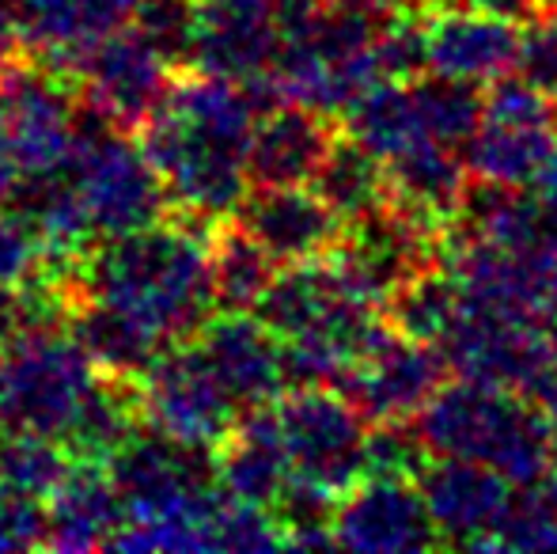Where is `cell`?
<instances>
[{
  "instance_id": "d4e9b609",
  "label": "cell",
  "mask_w": 557,
  "mask_h": 554,
  "mask_svg": "<svg viewBox=\"0 0 557 554\" xmlns=\"http://www.w3.org/2000/svg\"><path fill=\"white\" fill-rule=\"evenodd\" d=\"M209 259H213V288L221 311H255L281 270V262L258 244V236L239 217H221L213 224Z\"/></svg>"
},
{
  "instance_id": "d590c367",
  "label": "cell",
  "mask_w": 557,
  "mask_h": 554,
  "mask_svg": "<svg viewBox=\"0 0 557 554\" xmlns=\"http://www.w3.org/2000/svg\"><path fill=\"white\" fill-rule=\"evenodd\" d=\"M516 73H523L531 84L557 99V0L546 4V12L539 20H531L523 27L520 38V65Z\"/></svg>"
},
{
  "instance_id": "2e32d148",
  "label": "cell",
  "mask_w": 557,
  "mask_h": 554,
  "mask_svg": "<svg viewBox=\"0 0 557 554\" xmlns=\"http://www.w3.org/2000/svg\"><path fill=\"white\" fill-rule=\"evenodd\" d=\"M520 23L459 4H429L425 58L433 73L493 84L520 65Z\"/></svg>"
},
{
  "instance_id": "6da1fadb",
  "label": "cell",
  "mask_w": 557,
  "mask_h": 554,
  "mask_svg": "<svg viewBox=\"0 0 557 554\" xmlns=\"http://www.w3.org/2000/svg\"><path fill=\"white\" fill-rule=\"evenodd\" d=\"M213 224L168 213L160 224L107 236L84 251L73 270L61 274L69 300H103L145 319L168 342H194L209 327L216 308Z\"/></svg>"
},
{
  "instance_id": "d6a6232c",
  "label": "cell",
  "mask_w": 557,
  "mask_h": 554,
  "mask_svg": "<svg viewBox=\"0 0 557 554\" xmlns=\"http://www.w3.org/2000/svg\"><path fill=\"white\" fill-rule=\"evenodd\" d=\"M285 532H281L273 509L250 505L239 497H224L221 509L209 520V551H281Z\"/></svg>"
},
{
  "instance_id": "f1b7e54d",
  "label": "cell",
  "mask_w": 557,
  "mask_h": 554,
  "mask_svg": "<svg viewBox=\"0 0 557 554\" xmlns=\"http://www.w3.org/2000/svg\"><path fill=\"white\" fill-rule=\"evenodd\" d=\"M413 103H418L421 126L433 140L451 148H462L485 119V91L474 81L444 76L425 69L410 81Z\"/></svg>"
},
{
  "instance_id": "836d02e7",
  "label": "cell",
  "mask_w": 557,
  "mask_h": 554,
  "mask_svg": "<svg viewBox=\"0 0 557 554\" xmlns=\"http://www.w3.org/2000/svg\"><path fill=\"white\" fill-rule=\"evenodd\" d=\"M429 448L410 421H383L368 433V475H406L418 479L429 464Z\"/></svg>"
},
{
  "instance_id": "4dcf8cb0",
  "label": "cell",
  "mask_w": 557,
  "mask_h": 554,
  "mask_svg": "<svg viewBox=\"0 0 557 554\" xmlns=\"http://www.w3.org/2000/svg\"><path fill=\"white\" fill-rule=\"evenodd\" d=\"M490 551L557 554V487L546 475L516 490L508 517L500 520Z\"/></svg>"
},
{
  "instance_id": "3957f363",
  "label": "cell",
  "mask_w": 557,
  "mask_h": 554,
  "mask_svg": "<svg viewBox=\"0 0 557 554\" xmlns=\"http://www.w3.org/2000/svg\"><path fill=\"white\" fill-rule=\"evenodd\" d=\"M429 456L485 464L516 487L539 482L554 467V441L539 403L482 380H451L418 418Z\"/></svg>"
},
{
  "instance_id": "1f68e13d",
  "label": "cell",
  "mask_w": 557,
  "mask_h": 554,
  "mask_svg": "<svg viewBox=\"0 0 557 554\" xmlns=\"http://www.w3.org/2000/svg\"><path fill=\"white\" fill-rule=\"evenodd\" d=\"M201 0H137L133 27L163 53L175 69L190 65L194 30H198Z\"/></svg>"
},
{
  "instance_id": "cb8c5ba5",
  "label": "cell",
  "mask_w": 557,
  "mask_h": 554,
  "mask_svg": "<svg viewBox=\"0 0 557 554\" xmlns=\"http://www.w3.org/2000/svg\"><path fill=\"white\" fill-rule=\"evenodd\" d=\"M554 122H505L482 119L474 137L459 148L474 178L505 186H535L550 163L557 137Z\"/></svg>"
},
{
  "instance_id": "f546056e",
  "label": "cell",
  "mask_w": 557,
  "mask_h": 554,
  "mask_svg": "<svg viewBox=\"0 0 557 554\" xmlns=\"http://www.w3.org/2000/svg\"><path fill=\"white\" fill-rule=\"evenodd\" d=\"M69 471H73V456L61 441L0 426V482L35 497H50Z\"/></svg>"
},
{
  "instance_id": "4316f807",
  "label": "cell",
  "mask_w": 557,
  "mask_h": 554,
  "mask_svg": "<svg viewBox=\"0 0 557 554\" xmlns=\"http://www.w3.org/2000/svg\"><path fill=\"white\" fill-rule=\"evenodd\" d=\"M345 134H352L360 145H368L375 156H383V160L421 145V140H433L425 134V126H421L410 81H387L368 91V96L345 114Z\"/></svg>"
},
{
  "instance_id": "f35d334b",
  "label": "cell",
  "mask_w": 557,
  "mask_h": 554,
  "mask_svg": "<svg viewBox=\"0 0 557 554\" xmlns=\"http://www.w3.org/2000/svg\"><path fill=\"white\" fill-rule=\"evenodd\" d=\"M539 410H543V421L546 429H550V441H554V456H557V377L550 380V384L543 387V392L535 395Z\"/></svg>"
},
{
  "instance_id": "b9f144b4",
  "label": "cell",
  "mask_w": 557,
  "mask_h": 554,
  "mask_svg": "<svg viewBox=\"0 0 557 554\" xmlns=\"http://www.w3.org/2000/svg\"><path fill=\"white\" fill-rule=\"evenodd\" d=\"M342 4H360V8H375V12H391V8L413 4V0H342Z\"/></svg>"
},
{
  "instance_id": "484cf974",
  "label": "cell",
  "mask_w": 557,
  "mask_h": 554,
  "mask_svg": "<svg viewBox=\"0 0 557 554\" xmlns=\"http://www.w3.org/2000/svg\"><path fill=\"white\" fill-rule=\"evenodd\" d=\"M311 186L331 201V209L345 224L364 221L391 201L387 160L375 156L368 145H360L352 134L334 140L331 156L323 160Z\"/></svg>"
},
{
  "instance_id": "83f0119b",
  "label": "cell",
  "mask_w": 557,
  "mask_h": 554,
  "mask_svg": "<svg viewBox=\"0 0 557 554\" xmlns=\"http://www.w3.org/2000/svg\"><path fill=\"white\" fill-rule=\"evenodd\" d=\"M391 327L410 338H421V342H436L441 346L444 334L455 327V319L462 316V285L444 262L436 267L421 270L418 278H410L387 304Z\"/></svg>"
},
{
  "instance_id": "603a6c76",
  "label": "cell",
  "mask_w": 557,
  "mask_h": 554,
  "mask_svg": "<svg viewBox=\"0 0 557 554\" xmlns=\"http://www.w3.org/2000/svg\"><path fill=\"white\" fill-rule=\"evenodd\" d=\"M69 334L88 349V357L107 377H145L163 349L175 346L145 319L129 316L125 308L103 300H84L69 316Z\"/></svg>"
},
{
  "instance_id": "8fae6325",
  "label": "cell",
  "mask_w": 557,
  "mask_h": 554,
  "mask_svg": "<svg viewBox=\"0 0 557 554\" xmlns=\"http://www.w3.org/2000/svg\"><path fill=\"white\" fill-rule=\"evenodd\" d=\"M140 380H145L148 426L163 429L175 441L216 448L239 418L198 338L168 346Z\"/></svg>"
},
{
  "instance_id": "60d3db41",
  "label": "cell",
  "mask_w": 557,
  "mask_h": 554,
  "mask_svg": "<svg viewBox=\"0 0 557 554\" xmlns=\"http://www.w3.org/2000/svg\"><path fill=\"white\" fill-rule=\"evenodd\" d=\"M20 175H23V171L15 168L4 152H0V206H4V198L12 194V186H15V178H20Z\"/></svg>"
},
{
  "instance_id": "7c38bea8",
  "label": "cell",
  "mask_w": 557,
  "mask_h": 554,
  "mask_svg": "<svg viewBox=\"0 0 557 554\" xmlns=\"http://www.w3.org/2000/svg\"><path fill=\"white\" fill-rule=\"evenodd\" d=\"M337 547L357 554H413L444 547L418 479L406 475H364L337 497Z\"/></svg>"
},
{
  "instance_id": "9a60e30c",
  "label": "cell",
  "mask_w": 557,
  "mask_h": 554,
  "mask_svg": "<svg viewBox=\"0 0 557 554\" xmlns=\"http://www.w3.org/2000/svg\"><path fill=\"white\" fill-rule=\"evenodd\" d=\"M235 217L281 267L326 259L345 232V221L315 186H250Z\"/></svg>"
},
{
  "instance_id": "5b68a950",
  "label": "cell",
  "mask_w": 557,
  "mask_h": 554,
  "mask_svg": "<svg viewBox=\"0 0 557 554\" xmlns=\"http://www.w3.org/2000/svg\"><path fill=\"white\" fill-rule=\"evenodd\" d=\"M455 377L497 384L535 399L557 377V338L546 323L462 300V316L441 342Z\"/></svg>"
},
{
  "instance_id": "e0dca14e",
  "label": "cell",
  "mask_w": 557,
  "mask_h": 554,
  "mask_svg": "<svg viewBox=\"0 0 557 554\" xmlns=\"http://www.w3.org/2000/svg\"><path fill=\"white\" fill-rule=\"evenodd\" d=\"M216 380L232 395L235 410L265 407L285 392V365H281V338L255 316V311H221L198 334Z\"/></svg>"
},
{
  "instance_id": "7bdbcfd3",
  "label": "cell",
  "mask_w": 557,
  "mask_h": 554,
  "mask_svg": "<svg viewBox=\"0 0 557 554\" xmlns=\"http://www.w3.org/2000/svg\"><path fill=\"white\" fill-rule=\"evenodd\" d=\"M554 122H557V99H554Z\"/></svg>"
},
{
  "instance_id": "7a4b0ae2",
  "label": "cell",
  "mask_w": 557,
  "mask_h": 554,
  "mask_svg": "<svg viewBox=\"0 0 557 554\" xmlns=\"http://www.w3.org/2000/svg\"><path fill=\"white\" fill-rule=\"evenodd\" d=\"M258 119L239 81L178 73L168 103L137 134L140 152L168 186L171 213L206 224L235 217L250 190L247 148Z\"/></svg>"
},
{
  "instance_id": "4fadbf2b",
  "label": "cell",
  "mask_w": 557,
  "mask_h": 554,
  "mask_svg": "<svg viewBox=\"0 0 557 554\" xmlns=\"http://www.w3.org/2000/svg\"><path fill=\"white\" fill-rule=\"evenodd\" d=\"M418 487L433 513V525L444 543L470 551H490L500 520L516 497V482L500 471L470 459L433 456L418 475Z\"/></svg>"
},
{
  "instance_id": "d6986e66",
  "label": "cell",
  "mask_w": 557,
  "mask_h": 554,
  "mask_svg": "<svg viewBox=\"0 0 557 554\" xmlns=\"http://www.w3.org/2000/svg\"><path fill=\"white\" fill-rule=\"evenodd\" d=\"M133 12L137 0H23L15 23L30 58L50 73L65 76V69L88 46L129 27Z\"/></svg>"
},
{
  "instance_id": "9c48e42d",
  "label": "cell",
  "mask_w": 557,
  "mask_h": 554,
  "mask_svg": "<svg viewBox=\"0 0 557 554\" xmlns=\"http://www.w3.org/2000/svg\"><path fill=\"white\" fill-rule=\"evenodd\" d=\"M81 91L35 58L0 76V152L20 171H42L65 160L76 130Z\"/></svg>"
},
{
  "instance_id": "8992f818",
  "label": "cell",
  "mask_w": 557,
  "mask_h": 554,
  "mask_svg": "<svg viewBox=\"0 0 557 554\" xmlns=\"http://www.w3.org/2000/svg\"><path fill=\"white\" fill-rule=\"evenodd\" d=\"M326 262L352 293L383 308L406 281L444 262V229L387 201L380 213L345 224Z\"/></svg>"
},
{
  "instance_id": "e575fe53",
  "label": "cell",
  "mask_w": 557,
  "mask_h": 554,
  "mask_svg": "<svg viewBox=\"0 0 557 554\" xmlns=\"http://www.w3.org/2000/svg\"><path fill=\"white\" fill-rule=\"evenodd\" d=\"M46 532H50L46 497L0 482V551L46 547Z\"/></svg>"
},
{
  "instance_id": "ffe728a7",
  "label": "cell",
  "mask_w": 557,
  "mask_h": 554,
  "mask_svg": "<svg viewBox=\"0 0 557 554\" xmlns=\"http://www.w3.org/2000/svg\"><path fill=\"white\" fill-rule=\"evenodd\" d=\"M46 513H50L46 547L53 551L111 547L114 535L129 525V509L117 494L111 471L96 459H73L65 482L46 497Z\"/></svg>"
},
{
  "instance_id": "30bf717a",
  "label": "cell",
  "mask_w": 557,
  "mask_h": 554,
  "mask_svg": "<svg viewBox=\"0 0 557 554\" xmlns=\"http://www.w3.org/2000/svg\"><path fill=\"white\" fill-rule=\"evenodd\" d=\"M447 357L436 342H421L391 327L342 380L337 392L368 418V426L383 421H413L447 384Z\"/></svg>"
},
{
  "instance_id": "ac0fdd59",
  "label": "cell",
  "mask_w": 557,
  "mask_h": 554,
  "mask_svg": "<svg viewBox=\"0 0 557 554\" xmlns=\"http://www.w3.org/2000/svg\"><path fill=\"white\" fill-rule=\"evenodd\" d=\"M337 130L331 114L304 103H281L262 114L247 148L250 186H311L331 156Z\"/></svg>"
},
{
  "instance_id": "44dd1931",
  "label": "cell",
  "mask_w": 557,
  "mask_h": 554,
  "mask_svg": "<svg viewBox=\"0 0 557 554\" xmlns=\"http://www.w3.org/2000/svg\"><path fill=\"white\" fill-rule=\"evenodd\" d=\"M216 471L227 497L273 509L285 482L293 479V459L285 448L277 407H250L235 418L232 433L216 444Z\"/></svg>"
},
{
  "instance_id": "52a82bcc",
  "label": "cell",
  "mask_w": 557,
  "mask_h": 554,
  "mask_svg": "<svg viewBox=\"0 0 557 554\" xmlns=\"http://www.w3.org/2000/svg\"><path fill=\"white\" fill-rule=\"evenodd\" d=\"M178 73L137 27H122L107 35L103 42L88 46L73 65L65 69V81L76 84L81 99L107 114L117 130L137 137L152 122V114L168 103Z\"/></svg>"
},
{
  "instance_id": "5bb4252c",
  "label": "cell",
  "mask_w": 557,
  "mask_h": 554,
  "mask_svg": "<svg viewBox=\"0 0 557 554\" xmlns=\"http://www.w3.org/2000/svg\"><path fill=\"white\" fill-rule=\"evenodd\" d=\"M281 53L277 0H201L194 30V73L250 81L273 73Z\"/></svg>"
},
{
  "instance_id": "8d00e7d4",
  "label": "cell",
  "mask_w": 557,
  "mask_h": 554,
  "mask_svg": "<svg viewBox=\"0 0 557 554\" xmlns=\"http://www.w3.org/2000/svg\"><path fill=\"white\" fill-rule=\"evenodd\" d=\"M46 262V244L35 229L0 213V281H27Z\"/></svg>"
},
{
  "instance_id": "74e56055",
  "label": "cell",
  "mask_w": 557,
  "mask_h": 554,
  "mask_svg": "<svg viewBox=\"0 0 557 554\" xmlns=\"http://www.w3.org/2000/svg\"><path fill=\"white\" fill-rule=\"evenodd\" d=\"M441 4H459V8H474V12H485V15H497V20H508V23H520L528 27L531 20L546 12L550 0H441Z\"/></svg>"
},
{
  "instance_id": "ab89813d",
  "label": "cell",
  "mask_w": 557,
  "mask_h": 554,
  "mask_svg": "<svg viewBox=\"0 0 557 554\" xmlns=\"http://www.w3.org/2000/svg\"><path fill=\"white\" fill-rule=\"evenodd\" d=\"M539 198L543 201H550V206H557V148H554V156H550V163H546V171L539 175Z\"/></svg>"
},
{
  "instance_id": "7402d4cb",
  "label": "cell",
  "mask_w": 557,
  "mask_h": 554,
  "mask_svg": "<svg viewBox=\"0 0 557 554\" xmlns=\"http://www.w3.org/2000/svg\"><path fill=\"white\" fill-rule=\"evenodd\" d=\"M470 171L462 163V152L441 140H421L406 152L387 160L391 201L410 213L433 221L436 229H451L455 213L462 206V194L470 186Z\"/></svg>"
},
{
  "instance_id": "ba28073f",
  "label": "cell",
  "mask_w": 557,
  "mask_h": 554,
  "mask_svg": "<svg viewBox=\"0 0 557 554\" xmlns=\"http://www.w3.org/2000/svg\"><path fill=\"white\" fill-rule=\"evenodd\" d=\"M277 418L296 475L337 497L368 475V418L337 387H288Z\"/></svg>"
},
{
  "instance_id": "277c9868",
  "label": "cell",
  "mask_w": 557,
  "mask_h": 554,
  "mask_svg": "<svg viewBox=\"0 0 557 554\" xmlns=\"http://www.w3.org/2000/svg\"><path fill=\"white\" fill-rule=\"evenodd\" d=\"M99 384V365L65 331H35L0 354V426L61 441Z\"/></svg>"
}]
</instances>
